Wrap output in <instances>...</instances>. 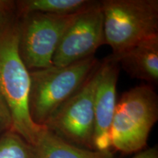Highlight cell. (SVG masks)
I'll use <instances>...</instances> for the list:
<instances>
[{"mask_svg":"<svg viewBox=\"0 0 158 158\" xmlns=\"http://www.w3.org/2000/svg\"><path fill=\"white\" fill-rule=\"evenodd\" d=\"M19 19L15 2L0 0V95L10 110L12 130L32 146L45 126L29 115L30 76L19 52Z\"/></svg>","mask_w":158,"mask_h":158,"instance_id":"6da1fadb","label":"cell"},{"mask_svg":"<svg viewBox=\"0 0 158 158\" xmlns=\"http://www.w3.org/2000/svg\"><path fill=\"white\" fill-rule=\"evenodd\" d=\"M91 56L67 66L51 65L29 71V115L36 124L45 126L67 100L76 93L99 64Z\"/></svg>","mask_w":158,"mask_h":158,"instance_id":"7a4b0ae2","label":"cell"},{"mask_svg":"<svg viewBox=\"0 0 158 158\" xmlns=\"http://www.w3.org/2000/svg\"><path fill=\"white\" fill-rule=\"evenodd\" d=\"M157 118L158 98L152 86L141 85L124 92L110 127L111 148L125 155L145 149Z\"/></svg>","mask_w":158,"mask_h":158,"instance_id":"3957f363","label":"cell"},{"mask_svg":"<svg viewBox=\"0 0 158 158\" xmlns=\"http://www.w3.org/2000/svg\"><path fill=\"white\" fill-rule=\"evenodd\" d=\"M104 43L118 55L158 35L157 0H103Z\"/></svg>","mask_w":158,"mask_h":158,"instance_id":"277c9868","label":"cell"},{"mask_svg":"<svg viewBox=\"0 0 158 158\" xmlns=\"http://www.w3.org/2000/svg\"><path fill=\"white\" fill-rule=\"evenodd\" d=\"M78 13L55 15L29 13L19 15V52L29 71L52 65L59 43Z\"/></svg>","mask_w":158,"mask_h":158,"instance_id":"5b68a950","label":"cell"},{"mask_svg":"<svg viewBox=\"0 0 158 158\" xmlns=\"http://www.w3.org/2000/svg\"><path fill=\"white\" fill-rule=\"evenodd\" d=\"M100 63L81 87L45 124L48 130L68 143L90 150H94V104Z\"/></svg>","mask_w":158,"mask_h":158,"instance_id":"8992f818","label":"cell"},{"mask_svg":"<svg viewBox=\"0 0 158 158\" xmlns=\"http://www.w3.org/2000/svg\"><path fill=\"white\" fill-rule=\"evenodd\" d=\"M103 16L100 2L78 13L64 31L52 59V65L67 66L93 56L104 45Z\"/></svg>","mask_w":158,"mask_h":158,"instance_id":"52a82bcc","label":"cell"},{"mask_svg":"<svg viewBox=\"0 0 158 158\" xmlns=\"http://www.w3.org/2000/svg\"><path fill=\"white\" fill-rule=\"evenodd\" d=\"M118 63L106 57L99 65L98 81L94 96L93 147L95 151L111 156L110 127L116 106Z\"/></svg>","mask_w":158,"mask_h":158,"instance_id":"ba28073f","label":"cell"},{"mask_svg":"<svg viewBox=\"0 0 158 158\" xmlns=\"http://www.w3.org/2000/svg\"><path fill=\"white\" fill-rule=\"evenodd\" d=\"M130 77L152 84L158 82V35L150 37L118 55L108 56Z\"/></svg>","mask_w":158,"mask_h":158,"instance_id":"9c48e42d","label":"cell"},{"mask_svg":"<svg viewBox=\"0 0 158 158\" xmlns=\"http://www.w3.org/2000/svg\"><path fill=\"white\" fill-rule=\"evenodd\" d=\"M33 158H111L95 150L77 147L68 143L45 127L31 146Z\"/></svg>","mask_w":158,"mask_h":158,"instance_id":"30bf717a","label":"cell"},{"mask_svg":"<svg viewBox=\"0 0 158 158\" xmlns=\"http://www.w3.org/2000/svg\"><path fill=\"white\" fill-rule=\"evenodd\" d=\"M94 2L90 0H21L15 2V5L19 15L29 13L68 15L80 13Z\"/></svg>","mask_w":158,"mask_h":158,"instance_id":"8fae6325","label":"cell"},{"mask_svg":"<svg viewBox=\"0 0 158 158\" xmlns=\"http://www.w3.org/2000/svg\"><path fill=\"white\" fill-rule=\"evenodd\" d=\"M0 158H33L31 145L13 130L0 136Z\"/></svg>","mask_w":158,"mask_h":158,"instance_id":"7c38bea8","label":"cell"},{"mask_svg":"<svg viewBox=\"0 0 158 158\" xmlns=\"http://www.w3.org/2000/svg\"><path fill=\"white\" fill-rule=\"evenodd\" d=\"M13 127L10 110L5 100L0 95V136Z\"/></svg>","mask_w":158,"mask_h":158,"instance_id":"4fadbf2b","label":"cell"},{"mask_svg":"<svg viewBox=\"0 0 158 158\" xmlns=\"http://www.w3.org/2000/svg\"><path fill=\"white\" fill-rule=\"evenodd\" d=\"M132 158H158V149L157 147H154L148 149H143L138 152Z\"/></svg>","mask_w":158,"mask_h":158,"instance_id":"5bb4252c","label":"cell"}]
</instances>
